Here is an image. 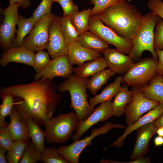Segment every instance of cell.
Instances as JSON below:
<instances>
[{
    "instance_id": "1",
    "label": "cell",
    "mask_w": 163,
    "mask_h": 163,
    "mask_svg": "<svg viewBox=\"0 0 163 163\" xmlns=\"http://www.w3.org/2000/svg\"><path fill=\"white\" fill-rule=\"evenodd\" d=\"M2 88L18 98L14 106L22 116L43 126L52 117L61 100L52 80L40 79Z\"/></svg>"
},
{
    "instance_id": "2",
    "label": "cell",
    "mask_w": 163,
    "mask_h": 163,
    "mask_svg": "<svg viewBox=\"0 0 163 163\" xmlns=\"http://www.w3.org/2000/svg\"><path fill=\"white\" fill-rule=\"evenodd\" d=\"M97 15L117 35L131 40L144 18L134 5L127 1L111 6Z\"/></svg>"
},
{
    "instance_id": "3",
    "label": "cell",
    "mask_w": 163,
    "mask_h": 163,
    "mask_svg": "<svg viewBox=\"0 0 163 163\" xmlns=\"http://www.w3.org/2000/svg\"><path fill=\"white\" fill-rule=\"evenodd\" d=\"M89 80L88 78H81L75 74H72L57 87L60 93L69 92L71 99L70 108L75 111L79 122L86 119L95 110L87 100L86 89Z\"/></svg>"
},
{
    "instance_id": "4",
    "label": "cell",
    "mask_w": 163,
    "mask_h": 163,
    "mask_svg": "<svg viewBox=\"0 0 163 163\" xmlns=\"http://www.w3.org/2000/svg\"><path fill=\"white\" fill-rule=\"evenodd\" d=\"M144 17L143 21L131 40L133 47L129 56L133 61L139 59L145 51H149L154 59H158L154 47V29L157 23L162 18L150 12Z\"/></svg>"
},
{
    "instance_id": "5",
    "label": "cell",
    "mask_w": 163,
    "mask_h": 163,
    "mask_svg": "<svg viewBox=\"0 0 163 163\" xmlns=\"http://www.w3.org/2000/svg\"><path fill=\"white\" fill-rule=\"evenodd\" d=\"M78 122L77 116L73 111L52 117L45 126L46 141L49 144L64 143L75 131Z\"/></svg>"
},
{
    "instance_id": "6",
    "label": "cell",
    "mask_w": 163,
    "mask_h": 163,
    "mask_svg": "<svg viewBox=\"0 0 163 163\" xmlns=\"http://www.w3.org/2000/svg\"><path fill=\"white\" fill-rule=\"evenodd\" d=\"M158 60L145 58L133 66L123 75L122 82L128 85L140 88L150 83L157 75L156 72Z\"/></svg>"
},
{
    "instance_id": "7",
    "label": "cell",
    "mask_w": 163,
    "mask_h": 163,
    "mask_svg": "<svg viewBox=\"0 0 163 163\" xmlns=\"http://www.w3.org/2000/svg\"><path fill=\"white\" fill-rule=\"evenodd\" d=\"M126 128L123 125L108 122L101 127L92 129L90 136L80 140H75L69 145H62L59 147L57 149L59 153L70 163H78L81 152L85 147L92 144V140L95 137L106 134L113 128Z\"/></svg>"
},
{
    "instance_id": "8",
    "label": "cell",
    "mask_w": 163,
    "mask_h": 163,
    "mask_svg": "<svg viewBox=\"0 0 163 163\" xmlns=\"http://www.w3.org/2000/svg\"><path fill=\"white\" fill-rule=\"evenodd\" d=\"M103 23L97 14L91 16L88 30L99 36L108 44L114 46L122 53L129 55L133 47L131 40L119 36Z\"/></svg>"
},
{
    "instance_id": "9",
    "label": "cell",
    "mask_w": 163,
    "mask_h": 163,
    "mask_svg": "<svg viewBox=\"0 0 163 163\" xmlns=\"http://www.w3.org/2000/svg\"><path fill=\"white\" fill-rule=\"evenodd\" d=\"M55 16L50 13L37 22L28 35L24 39L21 46L34 52L46 49L49 27Z\"/></svg>"
},
{
    "instance_id": "10",
    "label": "cell",
    "mask_w": 163,
    "mask_h": 163,
    "mask_svg": "<svg viewBox=\"0 0 163 163\" xmlns=\"http://www.w3.org/2000/svg\"><path fill=\"white\" fill-rule=\"evenodd\" d=\"M19 5H9L2 11L3 19L0 27V44L4 51L13 47L15 38L16 27L19 18Z\"/></svg>"
},
{
    "instance_id": "11",
    "label": "cell",
    "mask_w": 163,
    "mask_h": 163,
    "mask_svg": "<svg viewBox=\"0 0 163 163\" xmlns=\"http://www.w3.org/2000/svg\"><path fill=\"white\" fill-rule=\"evenodd\" d=\"M133 98L125 108L124 114L127 126L135 123L144 113L154 109L160 103L145 97L139 88L133 87Z\"/></svg>"
},
{
    "instance_id": "12",
    "label": "cell",
    "mask_w": 163,
    "mask_h": 163,
    "mask_svg": "<svg viewBox=\"0 0 163 163\" xmlns=\"http://www.w3.org/2000/svg\"><path fill=\"white\" fill-rule=\"evenodd\" d=\"M74 68L69 62L68 55H66L50 60L42 70L35 75L34 79L52 80L56 77L66 78L74 72Z\"/></svg>"
},
{
    "instance_id": "13",
    "label": "cell",
    "mask_w": 163,
    "mask_h": 163,
    "mask_svg": "<svg viewBox=\"0 0 163 163\" xmlns=\"http://www.w3.org/2000/svg\"><path fill=\"white\" fill-rule=\"evenodd\" d=\"M60 17L55 16L49 27V42L46 49L52 59L68 55L69 46L61 30Z\"/></svg>"
},
{
    "instance_id": "14",
    "label": "cell",
    "mask_w": 163,
    "mask_h": 163,
    "mask_svg": "<svg viewBox=\"0 0 163 163\" xmlns=\"http://www.w3.org/2000/svg\"><path fill=\"white\" fill-rule=\"evenodd\" d=\"M113 116L112 108L111 101L101 103L94 111L85 120L78 122L72 139L73 140L79 139L80 137L90 127L100 122H104Z\"/></svg>"
},
{
    "instance_id": "15",
    "label": "cell",
    "mask_w": 163,
    "mask_h": 163,
    "mask_svg": "<svg viewBox=\"0 0 163 163\" xmlns=\"http://www.w3.org/2000/svg\"><path fill=\"white\" fill-rule=\"evenodd\" d=\"M154 121L144 125L136 130V138L130 156L131 159L133 160L144 157L149 152V141L156 133L157 129L154 125Z\"/></svg>"
},
{
    "instance_id": "16",
    "label": "cell",
    "mask_w": 163,
    "mask_h": 163,
    "mask_svg": "<svg viewBox=\"0 0 163 163\" xmlns=\"http://www.w3.org/2000/svg\"><path fill=\"white\" fill-rule=\"evenodd\" d=\"M103 54L108 69L115 74H125L134 64L129 55L116 49L108 48Z\"/></svg>"
},
{
    "instance_id": "17",
    "label": "cell",
    "mask_w": 163,
    "mask_h": 163,
    "mask_svg": "<svg viewBox=\"0 0 163 163\" xmlns=\"http://www.w3.org/2000/svg\"><path fill=\"white\" fill-rule=\"evenodd\" d=\"M163 113V103H160L155 107L141 116L134 124L126 128L123 134L120 136L111 144L104 148L103 150H105L111 146L121 148L123 145L124 141L128 135L141 126L155 120Z\"/></svg>"
},
{
    "instance_id": "18",
    "label": "cell",
    "mask_w": 163,
    "mask_h": 163,
    "mask_svg": "<svg viewBox=\"0 0 163 163\" xmlns=\"http://www.w3.org/2000/svg\"><path fill=\"white\" fill-rule=\"evenodd\" d=\"M34 52L22 46L11 47L2 54L0 64L4 67L10 62H16L33 66Z\"/></svg>"
},
{
    "instance_id": "19",
    "label": "cell",
    "mask_w": 163,
    "mask_h": 163,
    "mask_svg": "<svg viewBox=\"0 0 163 163\" xmlns=\"http://www.w3.org/2000/svg\"><path fill=\"white\" fill-rule=\"evenodd\" d=\"M68 55L70 64L78 66L102 56L100 52L86 48L77 42L69 45Z\"/></svg>"
},
{
    "instance_id": "20",
    "label": "cell",
    "mask_w": 163,
    "mask_h": 163,
    "mask_svg": "<svg viewBox=\"0 0 163 163\" xmlns=\"http://www.w3.org/2000/svg\"><path fill=\"white\" fill-rule=\"evenodd\" d=\"M10 122L8 127L14 141H29L30 136L27 119L14 106L9 115Z\"/></svg>"
},
{
    "instance_id": "21",
    "label": "cell",
    "mask_w": 163,
    "mask_h": 163,
    "mask_svg": "<svg viewBox=\"0 0 163 163\" xmlns=\"http://www.w3.org/2000/svg\"><path fill=\"white\" fill-rule=\"evenodd\" d=\"M139 89L146 98L163 103V75L157 74L149 84Z\"/></svg>"
},
{
    "instance_id": "22",
    "label": "cell",
    "mask_w": 163,
    "mask_h": 163,
    "mask_svg": "<svg viewBox=\"0 0 163 163\" xmlns=\"http://www.w3.org/2000/svg\"><path fill=\"white\" fill-rule=\"evenodd\" d=\"M77 42L86 48L102 53L109 48V44L91 31H87L80 34Z\"/></svg>"
},
{
    "instance_id": "23",
    "label": "cell",
    "mask_w": 163,
    "mask_h": 163,
    "mask_svg": "<svg viewBox=\"0 0 163 163\" xmlns=\"http://www.w3.org/2000/svg\"><path fill=\"white\" fill-rule=\"evenodd\" d=\"M122 77V75L117 76L114 81L107 85L100 94L90 98L89 102L90 105L94 107L98 104L111 101L120 88Z\"/></svg>"
},
{
    "instance_id": "24",
    "label": "cell",
    "mask_w": 163,
    "mask_h": 163,
    "mask_svg": "<svg viewBox=\"0 0 163 163\" xmlns=\"http://www.w3.org/2000/svg\"><path fill=\"white\" fill-rule=\"evenodd\" d=\"M107 67L106 62L102 56L74 68V72L79 77L88 78L103 70Z\"/></svg>"
},
{
    "instance_id": "25",
    "label": "cell",
    "mask_w": 163,
    "mask_h": 163,
    "mask_svg": "<svg viewBox=\"0 0 163 163\" xmlns=\"http://www.w3.org/2000/svg\"><path fill=\"white\" fill-rule=\"evenodd\" d=\"M133 92L127 87H121L113 97L112 108L113 115L120 117L124 114L126 106L132 100Z\"/></svg>"
},
{
    "instance_id": "26",
    "label": "cell",
    "mask_w": 163,
    "mask_h": 163,
    "mask_svg": "<svg viewBox=\"0 0 163 163\" xmlns=\"http://www.w3.org/2000/svg\"><path fill=\"white\" fill-rule=\"evenodd\" d=\"M30 137L31 142L37 150L42 153L45 150V141L46 135L40 126L34 121L30 118L27 119Z\"/></svg>"
},
{
    "instance_id": "27",
    "label": "cell",
    "mask_w": 163,
    "mask_h": 163,
    "mask_svg": "<svg viewBox=\"0 0 163 163\" xmlns=\"http://www.w3.org/2000/svg\"><path fill=\"white\" fill-rule=\"evenodd\" d=\"M36 23L32 16L26 18L19 15L18 28L13 47L21 46L25 37L32 30Z\"/></svg>"
},
{
    "instance_id": "28",
    "label": "cell",
    "mask_w": 163,
    "mask_h": 163,
    "mask_svg": "<svg viewBox=\"0 0 163 163\" xmlns=\"http://www.w3.org/2000/svg\"><path fill=\"white\" fill-rule=\"evenodd\" d=\"M114 74V73L109 69H104L96 73L89 79L87 89L92 94L95 96L100 88Z\"/></svg>"
},
{
    "instance_id": "29",
    "label": "cell",
    "mask_w": 163,
    "mask_h": 163,
    "mask_svg": "<svg viewBox=\"0 0 163 163\" xmlns=\"http://www.w3.org/2000/svg\"><path fill=\"white\" fill-rule=\"evenodd\" d=\"M91 10L90 8L83 10L69 16L71 23L79 35L89 30Z\"/></svg>"
},
{
    "instance_id": "30",
    "label": "cell",
    "mask_w": 163,
    "mask_h": 163,
    "mask_svg": "<svg viewBox=\"0 0 163 163\" xmlns=\"http://www.w3.org/2000/svg\"><path fill=\"white\" fill-rule=\"evenodd\" d=\"M0 95L2 100L0 106V127L8 126L9 123L5 121V117L11 113L14 104V96L9 92L0 89Z\"/></svg>"
},
{
    "instance_id": "31",
    "label": "cell",
    "mask_w": 163,
    "mask_h": 163,
    "mask_svg": "<svg viewBox=\"0 0 163 163\" xmlns=\"http://www.w3.org/2000/svg\"><path fill=\"white\" fill-rule=\"evenodd\" d=\"M60 21L61 30L68 46L77 42L79 34L71 23L69 16L60 17Z\"/></svg>"
},
{
    "instance_id": "32",
    "label": "cell",
    "mask_w": 163,
    "mask_h": 163,
    "mask_svg": "<svg viewBox=\"0 0 163 163\" xmlns=\"http://www.w3.org/2000/svg\"><path fill=\"white\" fill-rule=\"evenodd\" d=\"M29 141H16L12 144L6 155L9 163L19 162Z\"/></svg>"
},
{
    "instance_id": "33",
    "label": "cell",
    "mask_w": 163,
    "mask_h": 163,
    "mask_svg": "<svg viewBox=\"0 0 163 163\" xmlns=\"http://www.w3.org/2000/svg\"><path fill=\"white\" fill-rule=\"evenodd\" d=\"M40 161L44 163H69L70 162L59 152L55 146L45 149L41 153Z\"/></svg>"
},
{
    "instance_id": "34",
    "label": "cell",
    "mask_w": 163,
    "mask_h": 163,
    "mask_svg": "<svg viewBox=\"0 0 163 163\" xmlns=\"http://www.w3.org/2000/svg\"><path fill=\"white\" fill-rule=\"evenodd\" d=\"M41 158V153L37 150L32 142H29L19 163H36L40 161Z\"/></svg>"
},
{
    "instance_id": "35",
    "label": "cell",
    "mask_w": 163,
    "mask_h": 163,
    "mask_svg": "<svg viewBox=\"0 0 163 163\" xmlns=\"http://www.w3.org/2000/svg\"><path fill=\"white\" fill-rule=\"evenodd\" d=\"M127 0H90V3L94 5L91 10V16L98 14L113 5Z\"/></svg>"
},
{
    "instance_id": "36",
    "label": "cell",
    "mask_w": 163,
    "mask_h": 163,
    "mask_svg": "<svg viewBox=\"0 0 163 163\" xmlns=\"http://www.w3.org/2000/svg\"><path fill=\"white\" fill-rule=\"evenodd\" d=\"M54 0H42L33 11L32 17L37 22L46 15L51 13Z\"/></svg>"
},
{
    "instance_id": "37",
    "label": "cell",
    "mask_w": 163,
    "mask_h": 163,
    "mask_svg": "<svg viewBox=\"0 0 163 163\" xmlns=\"http://www.w3.org/2000/svg\"><path fill=\"white\" fill-rule=\"evenodd\" d=\"M49 55L48 53L43 50L35 54L33 67L36 73L42 70L49 62L50 60Z\"/></svg>"
},
{
    "instance_id": "38",
    "label": "cell",
    "mask_w": 163,
    "mask_h": 163,
    "mask_svg": "<svg viewBox=\"0 0 163 163\" xmlns=\"http://www.w3.org/2000/svg\"><path fill=\"white\" fill-rule=\"evenodd\" d=\"M14 141L8 126L0 127V146L8 151Z\"/></svg>"
},
{
    "instance_id": "39",
    "label": "cell",
    "mask_w": 163,
    "mask_h": 163,
    "mask_svg": "<svg viewBox=\"0 0 163 163\" xmlns=\"http://www.w3.org/2000/svg\"><path fill=\"white\" fill-rule=\"evenodd\" d=\"M155 50H163V20L157 23L155 27L154 39Z\"/></svg>"
},
{
    "instance_id": "40",
    "label": "cell",
    "mask_w": 163,
    "mask_h": 163,
    "mask_svg": "<svg viewBox=\"0 0 163 163\" xmlns=\"http://www.w3.org/2000/svg\"><path fill=\"white\" fill-rule=\"evenodd\" d=\"M58 3L62 9L63 16H69L79 11L78 7L73 0H62Z\"/></svg>"
},
{
    "instance_id": "41",
    "label": "cell",
    "mask_w": 163,
    "mask_h": 163,
    "mask_svg": "<svg viewBox=\"0 0 163 163\" xmlns=\"http://www.w3.org/2000/svg\"><path fill=\"white\" fill-rule=\"evenodd\" d=\"M147 6L151 12L159 16L163 20V2L162 0H149Z\"/></svg>"
},
{
    "instance_id": "42",
    "label": "cell",
    "mask_w": 163,
    "mask_h": 163,
    "mask_svg": "<svg viewBox=\"0 0 163 163\" xmlns=\"http://www.w3.org/2000/svg\"><path fill=\"white\" fill-rule=\"evenodd\" d=\"M155 50L158 58V64L156 72L157 74L163 75V50Z\"/></svg>"
},
{
    "instance_id": "43",
    "label": "cell",
    "mask_w": 163,
    "mask_h": 163,
    "mask_svg": "<svg viewBox=\"0 0 163 163\" xmlns=\"http://www.w3.org/2000/svg\"><path fill=\"white\" fill-rule=\"evenodd\" d=\"M9 5L18 4L20 7L24 9L26 8L31 6V4L30 0H8Z\"/></svg>"
},
{
    "instance_id": "44",
    "label": "cell",
    "mask_w": 163,
    "mask_h": 163,
    "mask_svg": "<svg viewBox=\"0 0 163 163\" xmlns=\"http://www.w3.org/2000/svg\"><path fill=\"white\" fill-rule=\"evenodd\" d=\"M151 158L149 156L145 157H142L133 161L127 162L128 163H151Z\"/></svg>"
},
{
    "instance_id": "45",
    "label": "cell",
    "mask_w": 163,
    "mask_h": 163,
    "mask_svg": "<svg viewBox=\"0 0 163 163\" xmlns=\"http://www.w3.org/2000/svg\"><path fill=\"white\" fill-rule=\"evenodd\" d=\"M7 150L3 147L0 146V163H7L8 161L5 155Z\"/></svg>"
},
{
    "instance_id": "46",
    "label": "cell",
    "mask_w": 163,
    "mask_h": 163,
    "mask_svg": "<svg viewBox=\"0 0 163 163\" xmlns=\"http://www.w3.org/2000/svg\"><path fill=\"white\" fill-rule=\"evenodd\" d=\"M154 124L157 129L163 127V113L154 121Z\"/></svg>"
},
{
    "instance_id": "47",
    "label": "cell",
    "mask_w": 163,
    "mask_h": 163,
    "mask_svg": "<svg viewBox=\"0 0 163 163\" xmlns=\"http://www.w3.org/2000/svg\"><path fill=\"white\" fill-rule=\"evenodd\" d=\"M154 142L156 146L163 145V137L159 136L156 137L154 140Z\"/></svg>"
},
{
    "instance_id": "48",
    "label": "cell",
    "mask_w": 163,
    "mask_h": 163,
    "mask_svg": "<svg viewBox=\"0 0 163 163\" xmlns=\"http://www.w3.org/2000/svg\"><path fill=\"white\" fill-rule=\"evenodd\" d=\"M156 133L159 136L163 137V127L158 128Z\"/></svg>"
},
{
    "instance_id": "49",
    "label": "cell",
    "mask_w": 163,
    "mask_h": 163,
    "mask_svg": "<svg viewBox=\"0 0 163 163\" xmlns=\"http://www.w3.org/2000/svg\"><path fill=\"white\" fill-rule=\"evenodd\" d=\"M61 0H54V1H55V2H57L58 3H59Z\"/></svg>"
}]
</instances>
